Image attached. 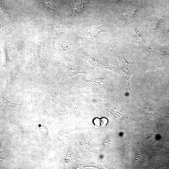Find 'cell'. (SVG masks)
<instances>
[{"instance_id": "1", "label": "cell", "mask_w": 169, "mask_h": 169, "mask_svg": "<svg viewBox=\"0 0 169 169\" xmlns=\"http://www.w3.org/2000/svg\"><path fill=\"white\" fill-rule=\"evenodd\" d=\"M107 31L105 25L98 27L81 29L79 30L80 38L82 41L89 43L100 33L105 32Z\"/></svg>"}, {"instance_id": "2", "label": "cell", "mask_w": 169, "mask_h": 169, "mask_svg": "<svg viewBox=\"0 0 169 169\" xmlns=\"http://www.w3.org/2000/svg\"><path fill=\"white\" fill-rule=\"evenodd\" d=\"M119 59L125 81L130 93L132 94L130 87V80L134 70L133 63L127 61L123 53L119 56Z\"/></svg>"}, {"instance_id": "3", "label": "cell", "mask_w": 169, "mask_h": 169, "mask_svg": "<svg viewBox=\"0 0 169 169\" xmlns=\"http://www.w3.org/2000/svg\"><path fill=\"white\" fill-rule=\"evenodd\" d=\"M158 17H154L148 20L146 24V27L148 31L154 32L157 30L158 26L162 21Z\"/></svg>"}, {"instance_id": "4", "label": "cell", "mask_w": 169, "mask_h": 169, "mask_svg": "<svg viewBox=\"0 0 169 169\" xmlns=\"http://www.w3.org/2000/svg\"><path fill=\"white\" fill-rule=\"evenodd\" d=\"M137 10L136 9H127L123 10L121 14V16L125 22H128L132 21L136 14Z\"/></svg>"}, {"instance_id": "5", "label": "cell", "mask_w": 169, "mask_h": 169, "mask_svg": "<svg viewBox=\"0 0 169 169\" xmlns=\"http://www.w3.org/2000/svg\"><path fill=\"white\" fill-rule=\"evenodd\" d=\"M2 101L3 102L4 104L6 106L10 107H13V108H15L17 106V103H13L11 101H9L6 99L4 97L3 95H2Z\"/></svg>"}, {"instance_id": "6", "label": "cell", "mask_w": 169, "mask_h": 169, "mask_svg": "<svg viewBox=\"0 0 169 169\" xmlns=\"http://www.w3.org/2000/svg\"><path fill=\"white\" fill-rule=\"evenodd\" d=\"M39 130L41 134L44 137L47 136L49 134V131L47 127L44 125H39Z\"/></svg>"}, {"instance_id": "7", "label": "cell", "mask_w": 169, "mask_h": 169, "mask_svg": "<svg viewBox=\"0 0 169 169\" xmlns=\"http://www.w3.org/2000/svg\"><path fill=\"white\" fill-rule=\"evenodd\" d=\"M134 39L138 45H141L143 40V36L140 34H137L134 36Z\"/></svg>"}, {"instance_id": "8", "label": "cell", "mask_w": 169, "mask_h": 169, "mask_svg": "<svg viewBox=\"0 0 169 169\" xmlns=\"http://www.w3.org/2000/svg\"><path fill=\"white\" fill-rule=\"evenodd\" d=\"M12 130L16 134H21L22 133V130L17 125H14L12 127Z\"/></svg>"}, {"instance_id": "9", "label": "cell", "mask_w": 169, "mask_h": 169, "mask_svg": "<svg viewBox=\"0 0 169 169\" xmlns=\"http://www.w3.org/2000/svg\"><path fill=\"white\" fill-rule=\"evenodd\" d=\"M101 124L102 126H104L108 124V120L107 118H103L100 120Z\"/></svg>"}, {"instance_id": "10", "label": "cell", "mask_w": 169, "mask_h": 169, "mask_svg": "<svg viewBox=\"0 0 169 169\" xmlns=\"http://www.w3.org/2000/svg\"><path fill=\"white\" fill-rule=\"evenodd\" d=\"M93 123L95 126L99 127L100 125L101 121L99 118H96L94 119L93 121Z\"/></svg>"}, {"instance_id": "11", "label": "cell", "mask_w": 169, "mask_h": 169, "mask_svg": "<svg viewBox=\"0 0 169 169\" xmlns=\"http://www.w3.org/2000/svg\"><path fill=\"white\" fill-rule=\"evenodd\" d=\"M164 49L167 53L169 55V45H167L164 47Z\"/></svg>"}]
</instances>
